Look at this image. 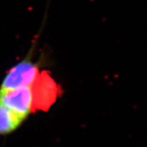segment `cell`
Masks as SVG:
<instances>
[{
  "label": "cell",
  "instance_id": "3957f363",
  "mask_svg": "<svg viewBox=\"0 0 147 147\" xmlns=\"http://www.w3.org/2000/svg\"><path fill=\"white\" fill-rule=\"evenodd\" d=\"M0 102L26 119L33 112V97L30 86L0 90Z\"/></svg>",
  "mask_w": 147,
  "mask_h": 147
},
{
  "label": "cell",
  "instance_id": "277c9868",
  "mask_svg": "<svg viewBox=\"0 0 147 147\" xmlns=\"http://www.w3.org/2000/svg\"><path fill=\"white\" fill-rule=\"evenodd\" d=\"M26 119L0 102V136L14 132Z\"/></svg>",
  "mask_w": 147,
  "mask_h": 147
},
{
  "label": "cell",
  "instance_id": "6da1fadb",
  "mask_svg": "<svg viewBox=\"0 0 147 147\" xmlns=\"http://www.w3.org/2000/svg\"><path fill=\"white\" fill-rule=\"evenodd\" d=\"M30 87L33 97V112L48 110L61 92L59 86L47 71L39 73Z\"/></svg>",
  "mask_w": 147,
  "mask_h": 147
},
{
  "label": "cell",
  "instance_id": "7a4b0ae2",
  "mask_svg": "<svg viewBox=\"0 0 147 147\" xmlns=\"http://www.w3.org/2000/svg\"><path fill=\"white\" fill-rule=\"evenodd\" d=\"M39 73L38 66L32 59L30 51L25 58L13 66L6 74L0 90L31 86Z\"/></svg>",
  "mask_w": 147,
  "mask_h": 147
}]
</instances>
